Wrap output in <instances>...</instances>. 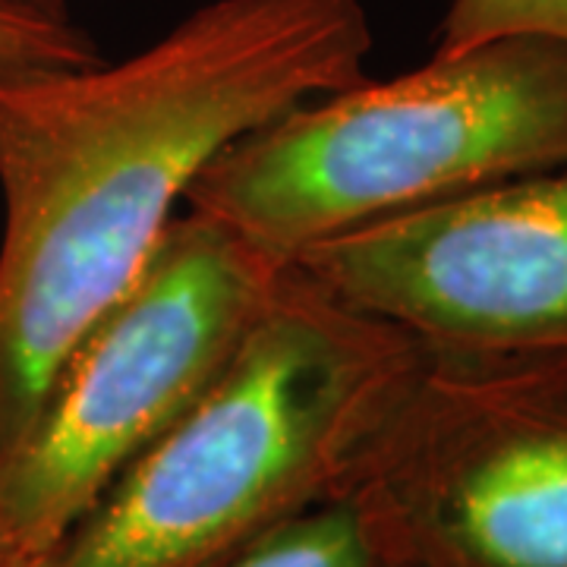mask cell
<instances>
[{
  "instance_id": "cell-5",
  "label": "cell",
  "mask_w": 567,
  "mask_h": 567,
  "mask_svg": "<svg viewBox=\"0 0 567 567\" xmlns=\"http://www.w3.org/2000/svg\"><path fill=\"white\" fill-rule=\"evenodd\" d=\"M423 567H567V347L425 344L350 488Z\"/></svg>"
},
{
  "instance_id": "cell-7",
  "label": "cell",
  "mask_w": 567,
  "mask_h": 567,
  "mask_svg": "<svg viewBox=\"0 0 567 567\" xmlns=\"http://www.w3.org/2000/svg\"><path fill=\"white\" fill-rule=\"evenodd\" d=\"M218 567H394V548L350 492L287 520Z\"/></svg>"
},
{
  "instance_id": "cell-8",
  "label": "cell",
  "mask_w": 567,
  "mask_h": 567,
  "mask_svg": "<svg viewBox=\"0 0 567 567\" xmlns=\"http://www.w3.org/2000/svg\"><path fill=\"white\" fill-rule=\"evenodd\" d=\"M102 54L73 20L44 17L0 0V73H41L99 63Z\"/></svg>"
},
{
  "instance_id": "cell-9",
  "label": "cell",
  "mask_w": 567,
  "mask_h": 567,
  "mask_svg": "<svg viewBox=\"0 0 567 567\" xmlns=\"http://www.w3.org/2000/svg\"><path fill=\"white\" fill-rule=\"evenodd\" d=\"M517 32L567 41V0H451L435 51Z\"/></svg>"
},
{
  "instance_id": "cell-3",
  "label": "cell",
  "mask_w": 567,
  "mask_h": 567,
  "mask_svg": "<svg viewBox=\"0 0 567 567\" xmlns=\"http://www.w3.org/2000/svg\"><path fill=\"white\" fill-rule=\"evenodd\" d=\"M567 164V41L495 35L290 107L205 164L186 208L281 262L365 224Z\"/></svg>"
},
{
  "instance_id": "cell-4",
  "label": "cell",
  "mask_w": 567,
  "mask_h": 567,
  "mask_svg": "<svg viewBox=\"0 0 567 567\" xmlns=\"http://www.w3.org/2000/svg\"><path fill=\"white\" fill-rule=\"evenodd\" d=\"M290 265L186 208L82 331L0 464V527L35 567L234 360Z\"/></svg>"
},
{
  "instance_id": "cell-1",
  "label": "cell",
  "mask_w": 567,
  "mask_h": 567,
  "mask_svg": "<svg viewBox=\"0 0 567 567\" xmlns=\"http://www.w3.org/2000/svg\"><path fill=\"white\" fill-rule=\"evenodd\" d=\"M369 51L363 0H212L123 61L0 73V464L205 164Z\"/></svg>"
},
{
  "instance_id": "cell-2",
  "label": "cell",
  "mask_w": 567,
  "mask_h": 567,
  "mask_svg": "<svg viewBox=\"0 0 567 567\" xmlns=\"http://www.w3.org/2000/svg\"><path fill=\"white\" fill-rule=\"evenodd\" d=\"M423 353L290 265L221 375L35 567H218L344 498Z\"/></svg>"
},
{
  "instance_id": "cell-11",
  "label": "cell",
  "mask_w": 567,
  "mask_h": 567,
  "mask_svg": "<svg viewBox=\"0 0 567 567\" xmlns=\"http://www.w3.org/2000/svg\"><path fill=\"white\" fill-rule=\"evenodd\" d=\"M0 567H32L17 551V546L10 543V536L3 533V527H0Z\"/></svg>"
},
{
  "instance_id": "cell-12",
  "label": "cell",
  "mask_w": 567,
  "mask_h": 567,
  "mask_svg": "<svg viewBox=\"0 0 567 567\" xmlns=\"http://www.w3.org/2000/svg\"><path fill=\"white\" fill-rule=\"evenodd\" d=\"M394 567H423V565L410 561V558H404V555H394Z\"/></svg>"
},
{
  "instance_id": "cell-6",
  "label": "cell",
  "mask_w": 567,
  "mask_h": 567,
  "mask_svg": "<svg viewBox=\"0 0 567 567\" xmlns=\"http://www.w3.org/2000/svg\"><path fill=\"white\" fill-rule=\"evenodd\" d=\"M290 265L423 344L567 347V164L347 230Z\"/></svg>"
},
{
  "instance_id": "cell-10",
  "label": "cell",
  "mask_w": 567,
  "mask_h": 567,
  "mask_svg": "<svg viewBox=\"0 0 567 567\" xmlns=\"http://www.w3.org/2000/svg\"><path fill=\"white\" fill-rule=\"evenodd\" d=\"M3 3H13V7H22V10H35V13H44V17H58V20H73L66 0H3Z\"/></svg>"
}]
</instances>
